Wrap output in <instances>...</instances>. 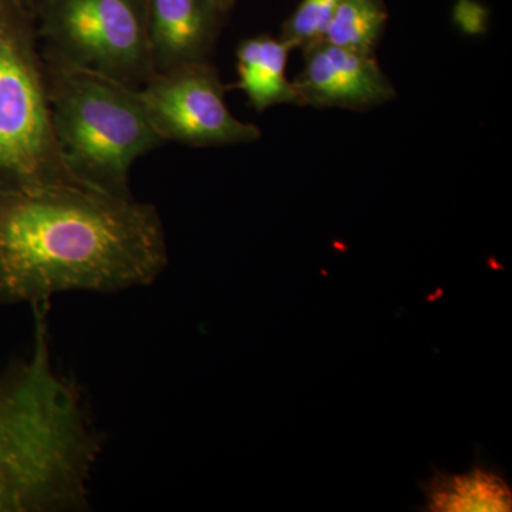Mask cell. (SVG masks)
<instances>
[{"instance_id": "1", "label": "cell", "mask_w": 512, "mask_h": 512, "mask_svg": "<svg viewBox=\"0 0 512 512\" xmlns=\"http://www.w3.org/2000/svg\"><path fill=\"white\" fill-rule=\"evenodd\" d=\"M168 264L153 204L84 187L0 195V303L148 286Z\"/></svg>"}, {"instance_id": "3", "label": "cell", "mask_w": 512, "mask_h": 512, "mask_svg": "<svg viewBox=\"0 0 512 512\" xmlns=\"http://www.w3.org/2000/svg\"><path fill=\"white\" fill-rule=\"evenodd\" d=\"M45 64L53 127L70 173L90 190L134 197L131 168L165 144L138 90L77 67Z\"/></svg>"}, {"instance_id": "6", "label": "cell", "mask_w": 512, "mask_h": 512, "mask_svg": "<svg viewBox=\"0 0 512 512\" xmlns=\"http://www.w3.org/2000/svg\"><path fill=\"white\" fill-rule=\"evenodd\" d=\"M227 90L218 70L200 62L154 73L138 94L165 143L224 147L258 141L259 127L229 111Z\"/></svg>"}, {"instance_id": "12", "label": "cell", "mask_w": 512, "mask_h": 512, "mask_svg": "<svg viewBox=\"0 0 512 512\" xmlns=\"http://www.w3.org/2000/svg\"><path fill=\"white\" fill-rule=\"evenodd\" d=\"M340 0H301L298 8L286 20L281 39L292 49L306 50L323 42L336 6Z\"/></svg>"}, {"instance_id": "5", "label": "cell", "mask_w": 512, "mask_h": 512, "mask_svg": "<svg viewBox=\"0 0 512 512\" xmlns=\"http://www.w3.org/2000/svg\"><path fill=\"white\" fill-rule=\"evenodd\" d=\"M43 57L140 89L153 76L147 0H37Z\"/></svg>"}, {"instance_id": "2", "label": "cell", "mask_w": 512, "mask_h": 512, "mask_svg": "<svg viewBox=\"0 0 512 512\" xmlns=\"http://www.w3.org/2000/svg\"><path fill=\"white\" fill-rule=\"evenodd\" d=\"M35 308V346L0 375V512L89 507L101 437L82 394L53 366L45 308Z\"/></svg>"}, {"instance_id": "11", "label": "cell", "mask_w": 512, "mask_h": 512, "mask_svg": "<svg viewBox=\"0 0 512 512\" xmlns=\"http://www.w3.org/2000/svg\"><path fill=\"white\" fill-rule=\"evenodd\" d=\"M387 18L383 0H340L323 42L373 55Z\"/></svg>"}, {"instance_id": "10", "label": "cell", "mask_w": 512, "mask_h": 512, "mask_svg": "<svg viewBox=\"0 0 512 512\" xmlns=\"http://www.w3.org/2000/svg\"><path fill=\"white\" fill-rule=\"evenodd\" d=\"M427 510L433 512L511 511V488L503 478L474 467L461 476L436 473L423 484Z\"/></svg>"}, {"instance_id": "13", "label": "cell", "mask_w": 512, "mask_h": 512, "mask_svg": "<svg viewBox=\"0 0 512 512\" xmlns=\"http://www.w3.org/2000/svg\"><path fill=\"white\" fill-rule=\"evenodd\" d=\"M215 8H217L218 12L222 18L227 16L229 12H231L232 6H234L235 0H212Z\"/></svg>"}, {"instance_id": "4", "label": "cell", "mask_w": 512, "mask_h": 512, "mask_svg": "<svg viewBox=\"0 0 512 512\" xmlns=\"http://www.w3.org/2000/svg\"><path fill=\"white\" fill-rule=\"evenodd\" d=\"M70 185L83 187L57 144L35 10L0 0V195Z\"/></svg>"}, {"instance_id": "14", "label": "cell", "mask_w": 512, "mask_h": 512, "mask_svg": "<svg viewBox=\"0 0 512 512\" xmlns=\"http://www.w3.org/2000/svg\"><path fill=\"white\" fill-rule=\"evenodd\" d=\"M26 2H28L29 5L32 6L33 10H35L37 0H26Z\"/></svg>"}, {"instance_id": "7", "label": "cell", "mask_w": 512, "mask_h": 512, "mask_svg": "<svg viewBox=\"0 0 512 512\" xmlns=\"http://www.w3.org/2000/svg\"><path fill=\"white\" fill-rule=\"evenodd\" d=\"M305 66L293 86L299 106L370 109L394 97L373 55L320 42L303 50Z\"/></svg>"}, {"instance_id": "8", "label": "cell", "mask_w": 512, "mask_h": 512, "mask_svg": "<svg viewBox=\"0 0 512 512\" xmlns=\"http://www.w3.org/2000/svg\"><path fill=\"white\" fill-rule=\"evenodd\" d=\"M154 72L210 62L222 16L212 0H147Z\"/></svg>"}, {"instance_id": "9", "label": "cell", "mask_w": 512, "mask_h": 512, "mask_svg": "<svg viewBox=\"0 0 512 512\" xmlns=\"http://www.w3.org/2000/svg\"><path fill=\"white\" fill-rule=\"evenodd\" d=\"M292 47L284 39L256 36L242 40L237 49L238 82L255 110L278 104H298L293 83L286 79V62Z\"/></svg>"}]
</instances>
